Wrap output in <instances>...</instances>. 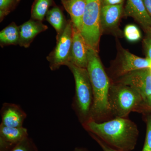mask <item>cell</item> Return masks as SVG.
<instances>
[{
	"label": "cell",
	"instance_id": "6da1fadb",
	"mask_svg": "<svg viewBox=\"0 0 151 151\" xmlns=\"http://www.w3.org/2000/svg\"><path fill=\"white\" fill-rule=\"evenodd\" d=\"M82 126L89 133L118 150L132 151L137 145L138 127L127 118H116L102 123L90 120Z\"/></svg>",
	"mask_w": 151,
	"mask_h": 151
},
{
	"label": "cell",
	"instance_id": "7a4b0ae2",
	"mask_svg": "<svg viewBox=\"0 0 151 151\" xmlns=\"http://www.w3.org/2000/svg\"><path fill=\"white\" fill-rule=\"evenodd\" d=\"M86 69L89 73L93 94L90 120L98 122L111 114L108 100L111 81L104 69L98 52L89 47Z\"/></svg>",
	"mask_w": 151,
	"mask_h": 151
},
{
	"label": "cell",
	"instance_id": "3957f363",
	"mask_svg": "<svg viewBox=\"0 0 151 151\" xmlns=\"http://www.w3.org/2000/svg\"><path fill=\"white\" fill-rule=\"evenodd\" d=\"M72 73L75 83V94L72 106L82 125L90 120L93 101V90L86 68L69 62L66 65Z\"/></svg>",
	"mask_w": 151,
	"mask_h": 151
},
{
	"label": "cell",
	"instance_id": "277c9868",
	"mask_svg": "<svg viewBox=\"0 0 151 151\" xmlns=\"http://www.w3.org/2000/svg\"><path fill=\"white\" fill-rule=\"evenodd\" d=\"M108 100L111 113L116 118H126L132 111L144 106V100L137 91L113 81L111 82Z\"/></svg>",
	"mask_w": 151,
	"mask_h": 151
},
{
	"label": "cell",
	"instance_id": "5b68a950",
	"mask_svg": "<svg viewBox=\"0 0 151 151\" xmlns=\"http://www.w3.org/2000/svg\"><path fill=\"white\" fill-rule=\"evenodd\" d=\"M102 4V0H86L80 32L87 45L98 52L102 33L100 27Z\"/></svg>",
	"mask_w": 151,
	"mask_h": 151
},
{
	"label": "cell",
	"instance_id": "8992f818",
	"mask_svg": "<svg viewBox=\"0 0 151 151\" xmlns=\"http://www.w3.org/2000/svg\"><path fill=\"white\" fill-rule=\"evenodd\" d=\"M73 24L68 20L66 27L62 34L56 38L55 47L47 57L50 70L54 71L62 65H66L70 62Z\"/></svg>",
	"mask_w": 151,
	"mask_h": 151
},
{
	"label": "cell",
	"instance_id": "52a82bcc",
	"mask_svg": "<svg viewBox=\"0 0 151 151\" xmlns=\"http://www.w3.org/2000/svg\"><path fill=\"white\" fill-rule=\"evenodd\" d=\"M119 48L118 56L112 68L116 79L134 70L150 67L151 60L139 57L122 47Z\"/></svg>",
	"mask_w": 151,
	"mask_h": 151
},
{
	"label": "cell",
	"instance_id": "ba28073f",
	"mask_svg": "<svg viewBox=\"0 0 151 151\" xmlns=\"http://www.w3.org/2000/svg\"><path fill=\"white\" fill-rule=\"evenodd\" d=\"M113 82L132 87L141 94L144 100L151 94V70L150 68L134 70L116 78Z\"/></svg>",
	"mask_w": 151,
	"mask_h": 151
},
{
	"label": "cell",
	"instance_id": "9c48e42d",
	"mask_svg": "<svg viewBox=\"0 0 151 151\" xmlns=\"http://www.w3.org/2000/svg\"><path fill=\"white\" fill-rule=\"evenodd\" d=\"M89 47L80 32L73 24L70 62L78 67L87 68Z\"/></svg>",
	"mask_w": 151,
	"mask_h": 151
},
{
	"label": "cell",
	"instance_id": "30bf717a",
	"mask_svg": "<svg viewBox=\"0 0 151 151\" xmlns=\"http://www.w3.org/2000/svg\"><path fill=\"white\" fill-rule=\"evenodd\" d=\"M124 14L137 22L145 32L151 29V17L149 14L143 0H127Z\"/></svg>",
	"mask_w": 151,
	"mask_h": 151
},
{
	"label": "cell",
	"instance_id": "8fae6325",
	"mask_svg": "<svg viewBox=\"0 0 151 151\" xmlns=\"http://www.w3.org/2000/svg\"><path fill=\"white\" fill-rule=\"evenodd\" d=\"M29 137L27 129L23 127H10L0 124V150L9 151L11 149Z\"/></svg>",
	"mask_w": 151,
	"mask_h": 151
},
{
	"label": "cell",
	"instance_id": "7c38bea8",
	"mask_svg": "<svg viewBox=\"0 0 151 151\" xmlns=\"http://www.w3.org/2000/svg\"><path fill=\"white\" fill-rule=\"evenodd\" d=\"M123 4L108 5L102 4L100 13L101 31H113L117 30L119 22L124 14Z\"/></svg>",
	"mask_w": 151,
	"mask_h": 151
},
{
	"label": "cell",
	"instance_id": "4fadbf2b",
	"mask_svg": "<svg viewBox=\"0 0 151 151\" xmlns=\"http://www.w3.org/2000/svg\"><path fill=\"white\" fill-rule=\"evenodd\" d=\"M1 123L10 127H23L27 114L20 106L14 103H3L1 110Z\"/></svg>",
	"mask_w": 151,
	"mask_h": 151
},
{
	"label": "cell",
	"instance_id": "5bb4252c",
	"mask_svg": "<svg viewBox=\"0 0 151 151\" xmlns=\"http://www.w3.org/2000/svg\"><path fill=\"white\" fill-rule=\"evenodd\" d=\"M48 29L42 22L31 19L19 26V45L25 48L29 47L36 37Z\"/></svg>",
	"mask_w": 151,
	"mask_h": 151
},
{
	"label": "cell",
	"instance_id": "9a60e30c",
	"mask_svg": "<svg viewBox=\"0 0 151 151\" xmlns=\"http://www.w3.org/2000/svg\"><path fill=\"white\" fill-rule=\"evenodd\" d=\"M64 8L70 15V19L78 30L81 32L86 0H61Z\"/></svg>",
	"mask_w": 151,
	"mask_h": 151
},
{
	"label": "cell",
	"instance_id": "2e32d148",
	"mask_svg": "<svg viewBox=\"0 0 151 151\" xmlns=\"http://www.w3.org/2000/svg\"><path fill=\"white\" fill-rule=\"evenodd\" d=\"M45 19L56 31V38L62 34L67 24L68 20H66L62 9L56 5L49 10Z\"/></svg>",
	"mask_w": 151,
	"mask_h": 151
},
{
	"label": "cell",
	"instance_id": "e0dca14e",
	"mask_svg": "<svg viewBox=\"0 0 151 151\" xmlns=\"http://www.w3.org/2000/svg\"><path fill=\"white\" fill-rule=\"evenodd\" d=\"M19 27L14 22L0 32V45L1 47L10 45H19Z\"/></svg>",
	"mask_w": 151,
	"mask_h": 151
},
{
	"label": "cell",
	"instance_id": "ac0fdd59",
	"mask_svg": "<svg viewBox=\"0 0 151 151\" xmlns=\"http://www.w3.org/2000/svg\"><path fill=\"white\" fill-rule=\"evenodd\" d=\"M55 6L54 0H35L32 6L31 19L43 21L50 7Z\"/></svg>",
	"mask_w": 151,
	"mask_h": 151
},
{
	"label": "cell",
	"instance_id": "d6986e66",
	"mask_svg": "<svg viewBox=\"0 0 151 151\" xmlns=\"http://www.w3.org/2000/svg\"><path fill=\"white\" fill-rule=\"evenodd\" d=\"M21 0H0V22L15 9Z\"/></svg>",
	"mask_w": 151,
	"mask_h": 151
},
{
	"label": "cell",
	"instance_id": "ffe728a7",
	"mask_svg": "<svg viewBox=\"0 0 151 151\" xmlns=\"http://www.w3.org/2000/svg\"><path fill=\"white\" fill-rule=\"evenodd\" d=\"M124 35L126 39L130 42H137L142 38L140 30L134 24L126 26L124 29Z\"/></svg>",
	"mask_w": 151,
	"mask_h": 151
},
{
	"label": "cell",
	"instance_id": "44dd1931",
	"mask_svg": "<svg viewBox=\"0 0 151 151\" xmlns=\"http://www.w3.org/2000/svg\"><path fill=\"white\" fill-rule=\"evenodd\" d=\"M9 151H38L31 138L27 137L14 146Z\"/></svg>",
	"mask_w": 151,
	"mask_h": 151
},
{
	"label": "cell",
	"instance_id": "7402d4cb",
	"mask_svg": "<svg viewBox=\"0 0 151 151\" xmlns=\"http://www.w3.org/2000/svg\"><path fill=\"white\" fill-rule=\"evenodd\" d=\"M142 151H151V115L147 117L145 140Z\"/></svg>",
	"mask_w": 151,
	"mask_h": 151
},
{
	"label": "cell",
	"instance_id": "603a6c76",
	"mask_svg": "<svg viewBox=\"0 0 151 151\" xmlns=\"http://www.w3.org/2000/svg\"><path fill=\"white\" fill-rule=\"evenodd\" d=\"M145 32L146 35L143 40V45L147 58L151 60V29Z\"/></svg>",
	"mask_w": 151,
	"mask_h": 151
},
{
	"label": "cell",
	"instance_id": "cb8c5ba5",
	"mask_svg": "<svg viewBox=\"0 0 151 151\" xmlns=\"http://www.w3.org/2000/svg\"><path fill=\"white\" fill-rule=\"evenodd\" d=\"M89 134L94 140L98 143V145L100 146L103 151H120L110 147V146L108 145L106 143L104 142L103 141L101 140L100 139H99L98 137H97L95 135L91 134V133H89Z\"/></svg>",
	"mask_w": 151,
	"mask_h": 151
},
{
	"label": "cell",
	"instance_id": "d4e9b609",
	"mask_svg": "<svg viewBox=\"0 0 151 151\" xmlns=\"http://www.w3.org/2000/svg\"><path fill=\"white\" fill-rule=\"evenodd\" d=\"M124 0H102V4L108 5H115L123 4Z\"/></svg>",
	"mask_w": 151,
	"mask_h": 151
},
{
	"label": "cell",
	"instance_id": "484cf974",
	"mask_svg": "<svg viewBox=\"0 0 151 151\" xmlns=\"http://www.w3.org/2000/svg\"><path fill=\"white\" fill-rule=\"evenodd\" d=\"M148 12L151 17V0H143Z\"/></svg>",
	"mask_w": 151,
	"mask_h": 151
},
{
	"label": "cell",
	"instance_id": "4316f807",
	"mask_svg": "<svg viewBox=\"0 0 151 151\" xmlns=\"http://www.w3.org/2000/svg\"><path fill=\"white\" fill-rule=\"evenodd\" d=\"M144 101V106L151 109V94L146 98Z\"/></svg>",
	"mask_w": 151,
	"mask_h": 151
},
{
	"label": "cell",
	"instance_id": "83f0119b",
	"mask_svg": "<svg viewBox=\"0 0 151 151\" xmlns=\"http://www.w3.org/2000/svg\"><path fill=\"white\" fill-rule=\"evenodd\" d=\"M73 151H89L87 149L82 147H76Z\"/></svg>",
	"mask_w": 151,
	"mask_h": 151
},
{
	"label": "cell",
	"instance_id": "f1b7e54d",
	"mask_svg": "<svg viewBox=\"0 0 151 151\" xmlns=\"http://www.w3.org/2000/svg\"><path fill=\"white\" fill-rule=\"evenodd\" d=\"M150 68L151 70V66H150Z\"/></svg>",
	"mask_w": 151,
	"mask_h": 151
}]
</instances>
